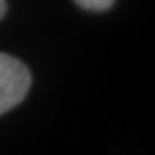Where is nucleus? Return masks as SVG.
<instances>
[{"mask_svg":"<svg viewBox=\"0 0 155 155\" xmlns=\"http://www.w3.org/2000/svg\"><path fill=\"white\" fill-rule=\"evenodd\" d=\"M31 86L28 67L16 57L0 54V114L21 104Z\"/></svg>","mask_w":155,"mask_h":155,"instance_id":"nucleus-1","label":"nucleus"},{"mask_svg":"<svg viewBox=\"0 0 155 155\" xmlns=\"http://www.w3.org/2000/svg\"><path fill=\"white\" fill-rule=\"evenodd\" d=\"M74 2L86 11H107L114 4V0H74Z\"/></svg>","mask_w":155,"mask_h":155,"instance_id":"nucleus-2","label":"nucleus"},{"mask_svg":"<svg viewBox=\"0 0 155 155\" xmlns=\"http://www.w3.org/2000/svg\"><path fill=\"white\" fill-rule=\"evenodd\" d=\"M5 11H7V2H5V0H0V19L4 17Z\"/></svg>","mask_w":155,"mask_h":155,"instance_id":"nucleus-3","label":"nucleus"}]
</instances>
